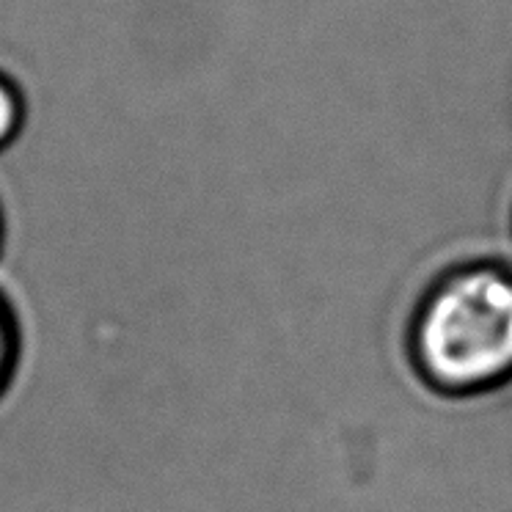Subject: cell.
<instances>
[{
	"instance_id": "7a4b0ae2",
	"label": "cell",
	"mask_w": 512,
	"mask_h": 512,
	"mask_svg": "<svg viewBox=\"0 0 512 512\" xmlns=\"http://www.w3.org/2000/svg\"><path fill=\"white\" fill-rule=\"evenodd\" d=\"M23 358V328L9 298L0 292V400L17 378Z\"/></svg>"
},
{
	"instance_id": "3957f363",
	"label": "cell",
	"mask_w": 512,
	"mask_h": 512,
	"mask_svg": "<svg viewBox=\"0 0 512 512\" xmlns=\"http://www.w3.org/2000/svg\"><path fill=\"white\" fill-rule=\"evenodd\" d=\"M25 116H28V105L20 83L0 69V152H6L20 138Z\"/></svg>"
},
{
	"instance_id": "6da1fadb",
	"label": "cell",
	"mask_w": 512,
	"mask_h": 512,
	"mask_svg": "<svg viewBox=\"0 0 512 512\" xmlns=\"http://www.w3.org/2000/svg\"><path fill=\"white\" fill-rule=\"evenodd\" d=\"M411 350L419 375L446 394H477L510 380V270L471 265L438 281L413 320Z\"/></svg>"
},
{
	"instance_id": "277c9868",
	"label": "cell",
	"mask_w": 512,
	"mask_h": 512,
	"mask_svg": "<svg viewBox=\"0 0 512 512\" xmlns=\"http://www.w3.org/2000/svg\"><path fill=\"white\" fill-rule=\"evenodd\" d=\"M3 237H6V221H3V210H0V251H3Z\"/></svg>"
}]
</instances>
